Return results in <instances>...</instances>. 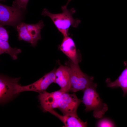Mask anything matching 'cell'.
<instances>
[{
    "mask_svg": "<svg viewBox=\"0 0 127 127\" xmlns=\"http://www.w3.org/2000/svg\"><path fill=\"white\" fill-rule=\"evenodd\" d=\"M81 102L75 93L70 94L64 92L59 100L58 108L63 115L77 114V108Z\"/></svg>",
    "mask_w": 127,
    "mask_h": 127,
    "instance_id": "cell-7",
    "label": "cell"
},
{
    "mask_svg": "<svg viewBox=\"0 0 127 127\" xmlns=\"http://www.w3.org/2000/svg\"><path fill=\"white\" fill-rule=\"evenodd\" d=\"M48 112L59 118L64 124L63 127H85L87 126L86 122H84L78 116L77 114H70L61 115L54 110H50Z\"/></svg>",
    "mask_w": 127,
    "mask_h": 127,
    "instance_id": "cell-12",
    "label": "cell"
},
{
    "mask_svg": "<svg viewBox=\"0 0 127 127\" xmlns=\"http://www.w3.org/2000/svg\"><path fill=\"white\" fill-rule=\"evenodd\" d=\"M56 70L54 69L46 74L39 80L31 84L26 86L21 85V92L33 91L39 93L46 91L49 85L54 82L56 77Z\"/></svg>",
    "mask_w": 127,
    "mask_h": 127,
    "instance_id": "cell-8",
    "label": "cell"
},
{
    "mask_svg": "<svg viewBox=\"0 0 127 127\" xmlns=\"http://www.w3.org/2000/svg\"><path fill=\"white\" fill-rule=\"evenodd\" d=\"M29 0H14L12 6L16 7L21 10H25Z\"/></svg>",
    "mask_w": 127,
    "mask_h": 127,
    "instance_id": "cell-16",
    "label": "cell"
},
{
    "mask_svg": "<svg viewBox=\"0 0 127 127\" xmlns=\"http://www.w3.org/2000/svg\"><path fill=\"white\" fill-rule=\"evenodd\" d=\"M8 38L9 36L7 31L3 26L0 25V39L8 42Z\"/></svg>",
    "mask_w": 127,
    "mask_h": 127,
    "instance_id": "cell-17",
    "label": "cell"
},
{
    "mask_svg": "<svg viewBox=\"0 0 127 127\" xmlns=\"http://www.w3.org/2000/svg\"><path fill=\"white\" fill-rule=\"evenodd\" d=\"M20 78H13L1 75L0 77V101L3 103L12 99L18 94V87Z\"/></svg>",
    "mask_w": 127,
    "mask_h": 127,
    "instance_id": "cell-5",
    "label": "cell"
},
{
    "mask_svg": "<svg viewBox=\"0 0 127 127\" xmlns=\"http://www.w3.org/2000/svg\"><path fill=\"white\" fill-rule=\"evenodd\" d=\"M97 122L96 126L98 127H115L114 123L110 119L107 118H100Z\"/></svg>",
    "mask_w": 127,
    "mask_h": 127,
    "instance_id": "cell-15",
    "label": "cell"
},
{
    "mask_svg": "<svg viewBox=\"0 0 127 127\" xmlns=\"http://www.w3.org/2000/svg\"><path fill=\"white\" fill-rule=\"evenodd\" d=\"M22 10L16 7L8 6L0 3V25H16L21 19Z\"/></svg>",
    "mask_w": 127,
    "mask_h": 127,
    "instance_id": "cell-6",
    "label": "cell"
},
{
    "mask_svg": "<svg viewBox=\"0 0 127 127\" xmlns=\"http://www.w3.org/2000/svg\"><path fill=\"white\" fill-rule=\"evenodd\" d=\"M70 1L68 0L66 4L61 7L62 12L61 13H53L46 8L43 10L42 13V15L48 16L51 19L64 37L68 36V30L70 27L76 28L81 22L79 19H75L73 17V15L76 12L75 9L67 8V6Z\"/></svg>",
    "mask_w": 127,
    "mask_h": 127,
    "instance_id": "cell-1",
    "label": "cell"
},
{
    "mask_svg": "<svg viewBox=\"0 0 127 127\" xmlns=\"http://www.w3.org/2000/svg\"><path fill=\"white\" fill-rule=\"evenodd\" d=\"M64 92L60 89L51 93L45 91L39 93L38 97L43 110L48 112L50 110L58 108L59 100Z\"/></svg>",
    "mask_w": 127,
    "mask_h": 127,
    "instance_id": "cell-9",
    "label": "cell"
},
{
    "mask_svg": "<svg viewBox=\"0 0 127 127\" xmlns=\"http://www.w3.org/2000/svg\"><path fill=\"white\" fill-rule=\"evenodd\" d=\"M97 84L94 83L83 91L82 101L87 112L93 111V115L96 119L102 118L107 110L108 107L103 102L96 91Z\"/></svg>",
    "mask_w": 127,
    "mask_h": 127,
    "instance_id": "cell-2",
    "label": "cell"
},
{
    "mask_svg": "<svg viewBox=\"0 0 127 127\" xmlns=\"http://www.w3.org/2000/svg\"><path fill=\"white\" fill-rule=\"evenodd\" d=\"M44 26L41 20L35 24H26L22 22L17 26L19 40H24L35 46L38 41L41 38L40 31Z\"/></svg>",
    "mask_w": 127,
    "mask_h": 127,
    "instance_id": "cell-4",
    "label": "cell"
},
{
    "mask_svg": "<svg viewBox=\"0 0 127 127\" xmlns=\"http://www.w3.org/2000/svg\"><path fill=\"white\" fill-rule=\"evenodd\" d=\"M21 50L16 48H12L8 42L0 39V54L7 53L10 55L14 60L17 58V55L21 53Z\"/></svg>",
    "mask_w": 127,
    "mask_h": 127,
    "instance_id": "cell-14",
    "label": "cell"
},
{
    "mask_svg": "<svg viewBox=\"0 0 127 127\" xmlns=\"http://www.w3.org/2000/svg\"><path fill=\"white\" fill-rule=\"evenodd\" d=\"M60 48L73 63L78 64L80 61L81 56L77 51L75 43L71 37L68 36L64 37Z\"/></svg>",
    "mask_w": 127,
    "mask_h": 127,
    "instance_id": "cell-11",
    "label": "cell"
},
{
    "mask_svg": "<svg viewBox=\"0 0 127 127\" xmlns=\"http://www.w3.org/2000/svg\"><path fill=\"white\" fill-rule=\"evenodd\" d=\"M56 78L54 83L57 84L63 92L69 91L70 84L71 71L68 66L60 65L55 72Z\"/></svg>",
    "mask_w": 127,
    "mask_h": 127,
    "instance_id": "cell-10",
    "label": "cell"
},
{
    "mask_svg": "<svg viewBox=\"0 0 127 127\" xmlns=\"http://www.w3.org/2000/svg\"><path fill=\"white\" fill-rule=\"evenodd\" d=\"M107 87L112 88L120 87L123 92V96L127 94V64L120 75L114 81L112 82L109 79L106 80Z\"/></svg>",
    "mask_w": 127,
    "mask_h": 127,
    "instance_id": "cell-13",
    "label": "cell"
},
{
    "mask_svg": "<svg viewBox=\"0 0 127 127\" xmlns=\"http://www.w3.org/2000/svg\"><path fill=\"white\" fill-rule=\"evenodd\" d=\"M71 71L70 84L69 91L75 92L83 91L94 83L93 77L84 73L78 64L71 61L69 66Z\"/></svg>",
    "mask_w": 127,
    "mask_h": 127,
    "instance_id": "cell-3",
    "label": "cell"
},
{
    "mask_svg": "<svg viewBox=\"0 0 127 127\" xmlns=\"http://www.w3.org/2000/svg\"><path fill=\"white\" fill-rule=\"evenodd\" d=\"M0 0L1 1H5V0Z\"/></svg>",
    "mask_w": 127,
    "mask_h": 127,
    "instance_id": "cell-18",
    "label": "cell"
}]
</instances>
